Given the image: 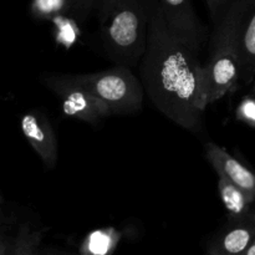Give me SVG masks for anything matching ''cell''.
Segmentation results:
<instances>
[{
  "label": "cell",
  "mask_w": 255,
  "mask_h": 255,
  "mask_svg": "<svg viewBox=\"0 0 255 255\" xmlns=\"http://www.w3.org/2000/svg\"><path fill=\"white\" fill-rule=\"evenodd\" d=\"M139 70L142 86L154 107L182 128L194 133L201 131L207 109L203 64L198 54L172 34L158 0L152 7Z\"/></svg>",
  "instance_id": "cell-1"
},
{
  "label": "cell",
  "mask_w": 255,
  "mask_h": 255,
  "mask_svg": "<svg viewBox=\"0 0 255 255\" xmlns=\"http://www.w3.org/2000/svg\"><path fill=\"white\" fill-rule=\"evenodd\" d=\"M154 0H97L101 39L112 60L125 66L141 61Z\"/></svg>",
  "instance_id": "cell-2"
},
{
  "label": "cell",
  "mask_w": 255,
  "mask_h": 255,
  "mask_svg": "<svg viewBox=\"0 0 255 255\" xmlns=\"http://www.w3.org/2000/svg\"><path fill=\"white\" fill-rule=\"evenodd\" d=\"M246 0H233L216 20L211 54L203 64V92L207 107L239 87V30Z\"/></svg>",
  "instance_id": "cell-3"
},
{
  "label": "cell",
  "mask_w": 255,
  "mask_h": 255,
  "mask_svg": "<svg viewBox=\"0 0 255 255\" xmlns=\"http://www.w3.org/2000/svg\"><path fill=\"white\" fill-rule=\"evenodd\" d=\"M72 76L99 97L112 115L133 114L142 109L144 89L128 66L117 65L104 71Z\"/></svg>",
  "instance_id": "cell-4"
},
{
  "label": "cell",
  "mask_w": 255,
  "mask_h": 255,
  "mask_svg": "<svg viewBox=\"0 0 255 255\" xmlns=\"http://www.w3.org/2000/svg\"><path fill=\"white\" fill-rule=\"evenodd\" d=\"M42 82L60 100L66 117L99 126L102 120L112 116L109 107L81 86L72 75H49L42 79Z\"/></svg>",
  "instance_id": "cell-5"
},
{
  "label": "cell",
  "mask_w": 255,
  "mask_h": 255,
  "mask_svg": "<svg viewBox=\"0 0 255 255\" xmlns=\"http://www.w3.org/2000/svg\"><path fill=\"white\" fill-rule=\"evenodd\" d=\"M158 5L172 34L196 54H201L204 26L194 11L192 0H158Z\"/></svg>",
  "instance_id": "cell-6"
},
{
  "label": "cell",
  "mask_w": 255,
  "mask_h": 255,
  "mask_svg": "<svg viewBox=\"0 0 255 255\" xmlns=\"http://www.w3.org/2000/svg\"><path fill=\"white\" fill-rule=\"evenodd\" d=\"M255 241V213L231 217L228 223L209 242L208 255H247Z\"/></svg>",
  "instance_id": "cell-7"
},
{
  "label": "cell",
  "mask_w": 255,
  "mask_h": 255,
  "mask_svg": "<svg viewBox=\"0 0 255 255\" xmlns=\"http://www.w3.org/2000/svg\"><path fill=\"white\" fill-rule=\"evenodd\" d=\"M20 128L46 168H55L59 158V144L49 119L42 112L32 110L22 115Z\"/></svg>",
  "instance_id": "cell-8"
},
{
  "label": "cell",
  "mask_w": 255,
  "mask_h": 255,
  "mask_svg": "<svg viewBox=\"0 0 255 255\" xmlns=\"http://www.w3.org/2000/svg\"><path fill=\"white\" fill-rule=\"evenodd\" d=\"M207 159L211 162L218 176L226 177L243 189L253 202L255 201V173L229 154L223 147L208 142L206 144Z\"/></svg>",
  "instance_id": "cell-9"
},
{
  "label": "cell",
  "mask_w": 255,
  "mask_h": 255,
  "mask_svg": "<svg viewBox=\"0 0 255 255\" xmlns=\"http://www.w3.org/2000/svg\"><path fill=\"white\" fill-rule=\"evenodd\" d=\"M241 52V82L253 84L255 79V0H246L239 30Z\"/></svg>",
  "instance_id": "cell-10"
},
{
  "label": "cell",
  "mask_w": 255,
  "mask_h": 255,
  "mask_svg": "<svg viewBox=\"0 0 255 255\" xmlns=\"http://www.w3.org/2000/svg\"><path fill=\"white\" fill-rule=\"evenodd\" d=\"M121 238L122 233L115 227L94 229L80 244L79 255H114Z\"/></svg>",
  "instance_id": "cell-11"
},
{
  "label": "cell",
  "mask_w": 255,
  "mask_h": 255,
  "mask_svg": "<svg viewBox=\"0 0 255 255\" xmlns=\"http://www.w3.org/2000/svg\"><path fill=\"white\" fill-rule=\"evenodd\" d=\"M218 177V191L221 199L231 217H241L251 212L249 207L253 203V199L226 177Z\"/></svg>",
  "instance_id": "cell-12"
},
{
  "label": "cell",
  "mask_w": 255,
  "mask_h": 255,
  "mask_svg": "<svg viewBox=\"0 0 255 255\" xmlns=\"http://www.w3.org/2000/svg\"><path fill=\"white\" fill-rule=\"evenodd\" d=\"M42 236V231L32 229L27 224H22L12 241L7 255H39Z\"/></svg>",
  "instance_id": "cell-13"
},
{
  "label": "cell",
  "mask_w": 255,
  "mask_h": 255,
  "mask_svg": "<svg viewBox=\"0 0 255 255\" xmlns=\"http://www.w3.org/2000/svg\"><path fill=\"white\" fill-rule=\"evenodd\" d=\"M72 5V0H31L30 14L40 21H51L61 15H71Z\"/></svg>",
  "instance_id": "cell-14"
},
{
  "label": "cell",
  "mask_w": 255,
  "mask_h": 255,
  "mask_svg": "<svg viewBox=\"0 0 255 255\" xmlns=\"http://www.w3.org/2000/svg\"><path fill=\"white\" fill-rule=\"evenodd\" d=\"M51 21L55 25V37L57 44L69 47L80 36L79 21L72 15H61Z\"/></svg>",
  "instance_id": "cell-15"
},
{
  "label": "cell",
  "mask_w": 255,
  "mask_h": 255,
  "mask_svg": "<svg viewBox=\"0 0 255 255\" xmlns=\"http://www.w3.org/2000/svg\"><path fill=\"white\" fill-rule=\"evenodd\" d=\"M237 116L244 124L249 125L251 127H255V97L253 95L242 100L237 109Z\"/></svg>",
  "instance_id": "cell-16"
},
{
  "label": "cell",
  "mask_w": 255,
  "mask_h": 255,
  "mask_svg": "<svg viewBox=\"0 0 255 255\" xmlns=\"http://www.w3.org/2000/svg\"><path fill=\"white\" fill-rule=\"evenodd\" d=\"M72 16L79 21V24H84L91 15L92 10L96 7L97 0H72Z\"/></svg>",
  "instance_id": "cell-17"
},
{
  "label": "cell",
  "mask_w": 255,
  "mask_h": 255,
  "mask_svg": "<svg viewBox=\"0 0 255 255\" xmlns=\"http://www.w3.org/2000/svg\"><path fill=\"white\" fill-rule=\"evenodd\" d=\"M232 1H233V0H209V1L207 2V5H208L212 19L216 21L217 17L221 15V12L223 11Z\"/></svg>",
  "instance_id": "cell-18"
},
{
  "label": "cell",
  "mask_w": 255,
  "mask_h": 255,
  "mask_svg": "<svg viewBox=\"0 0 255 255\" xmlns=\"http://www.w3.org/2000/svg\"><path fill=\"white\" fill-rule=\"evenodd\" d=\"M12 241H10L4 233L0 232V255H7L9 254L10 248H11Z\"/></svg>",
  "instance_id": "cell-19"
},
{
  "label": "cell",
  "mask_w": 255,
  "mask_h": 255,
  "mask_svg": "<svg viewBox=\"0 0 255 255\" xmlns=\"http://www.w3.org/2000/svg\"><path fill=\"white\" fill-rule=\"evenodd\" d=\"M39 255H71V254L62 253V252L55 251V249H44V251H40Z\"/></svg>",
  "instance_id": "cell-20"
},
{
  "label": "cell",
  "mask_w": 255,
  "mask_h": 255,
  "mask_svg": "<svg viewBox=\"0 0 255 255\" xmlns=\"http://www.w3.org/2000/svg\"><path fill=\"white\" fill-rule=\"evenodd\" d=\"M247 255H255V241L253 242V244L251 246V248H249L248 253H247Z\"/></svg>",
  "instance_id": "cell-21"
},
{
  "label": "cell",
  "mask_w": 255,
  "mask_h": 255,
  "mask_svg": "<svg viewBox=\"0 0 255 255\" xmlns=\"http://www.w3.org/2000/svg\"><path fill=\"white\" fill-rule=\"evenodd\" d=\"M252 95L255 97V79H254L253 84H252Z\"/></svg>",
  "instance_id": "cell-22"
},
{
  "label": "cell",
  "mask_w": 255,
  "mask_h": 255,
  "mask_svg": "<svg viewBox=\"0 0 255 255\" xmlns=\"http://www.w3.org/2000/svg\"><path fill=\"white\" fill-rule=\"evenodd\" d=\"M1 202H2V198H1V196H0V204H1Z\"/></svg>",
  "instance_id": "cell-23"
},
{
  "label": "cell",
  "mask_w": 255,
  "mask_h": 255,
  "mask_svg": "<svg viewBox=\"0 0 255 255\" xmlns=\"http://www.w3.org/2000/svg\"><path fill=\"white\" fill-rule=\"evenodd\" d=\"M206 1H207V2H208V1H209V0H206Z\"/></svg>",
  "instance_id": "cell-24"
},
{
  "label": "cell",
  "mask_w": 255,
  "mask_h": 255,
  "mask_svg": "<svg viewBox=\"0 0 255 255\" xmlns=\"http://www.w3.org/2000/svg\"><path fill=\"white\" fill-rule=\"evenodd\" d=\"M0 216H1V212H0Z\"/></svg>",
  "instance_id": "cell-25"
},
{
  "label": "cell",
  "mask_w": 255,
  "mask_h": 255,
  "mask_svg": "<svg viewBox=\"0 0 255 255\" xmlns=\"http://www.w3.org/2000/svg\"><path fill=\"white\" fill-rule=\"evenodd\" d=\"M207 255H208V254H207Z\"/></svg>",
  "instance_id": "cell-26"
}]
</instances>
